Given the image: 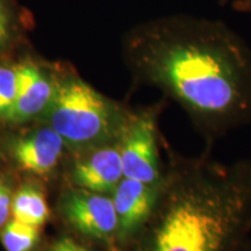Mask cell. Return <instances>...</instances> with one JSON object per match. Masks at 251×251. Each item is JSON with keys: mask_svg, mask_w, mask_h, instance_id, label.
<instances>
[{"mask_svg": "<svg viewBox=\"0 0 251 251\" xmlns=\"http://www.w3.org/2000/svg\"><path fill=\"white\" fill-rule=\"evenodd\" d=\"M126 49L137 78L183 109L206 149L251 124V50L222 21L155 19L130 31Z\"/></svg>", "mask_w": 251, "mask_h": 251, "instance_id": "cell-1", "label": "cell"}, {"mask_svg": "<svg viewBox=\"0 0 251 251\" xmlns=\"http://www.w3.org/2000/svg\"><path fill=\"white\" fill-rule=\"evenodd\" d=\"M133 113L76 76L57 81L48 107L50 127L63 140L90 148L119 142Z\"/></svg>", "mask_w": 251, "mask_h": 251, "instance_id": "cell-3", "label": "cell"}, {"mask_svg": "<svg viewBox=\"0 0 251 251\" xmlns=\"http://www.w3.org/2000/svg\"><path fill=\"white\" fill-rule=\"evenodd\" d=\"M12 199L8 187L5 184L0 183V228H4V226L8 222L9 214L12 208Z\"/></svg>", "mask_w": 251, "mask_h": 251, "instance_id": "cell-14", "label": "cell"}, {"mask_svg": "<svg viewBox=\"0 0 251 251\" xmlns=\"http://www.w3.org/2000/svg\"><path fill=\"white\" fill-rule=\"evenodd\" d=\"M243 251H251V240L249 241V243L247 244V247L244 248V250Z\"/></svg>", "mask_w": 251, "mask_h": 251, "instance_id": "cell-17", "label": "cell"}, {"mask_svg": "<svg viewBox=\"0 0 251 251\" xmlns=\"http://www.w3.org/2000/svg\"><path fill=\"white\" fill-rule=\"evenodd\" d=\"M48 251H93L90 248H87L83 244L78 243L77 241H74L72 238L63 237L55 242L49 248Z\"/></svg>", "mask_w": 251, "mask_h": 251, "instance_id": "cell-15", "label": "cell"}, {"mask_svg": "<svg viewBox=\"0 0 251 251\" xmlns=\"http://www.w3.org/2000/svg\"><path fill=\"white\" fill-rule=\"evenodd\" d=\"M158 200L126 251H243L251 240V157L222 163L172 148Z\"/></svg>", "mask_w": 251, "mask_h": 251, "instance_id": "cell-2", "label": "cell"}, {"mask_svg": "<svg viewBox=\"0 0 251 251\" xmlns=\"http://www.w3.org/2000/svg\"><path fill=\"white\" fill-rule=\"evenodd\" d=\"M63 213L80 234L99 243L107 251H120L118 216L111 194L75 191L63 199Z\"/></svg>", "mask_w": 251, "mask_h": 251, "instance_id": "cell-5", "label": "cell"}, {"mask_svg": "<svg viewBox=\"0 0 251 251\" xmlns=\"http://www.w3.org/2000/svg\"><path fill=\"white\" fill-rule=\"evenodd\" d=\"M222 5L229 6L235 11L251 14V0H220Z\"/></svg>", "mask_w": 251, "mask_h": 251, "instance_id": "cell-16", "label": "cell"}, {"mask_svg": "<svg viewBox=\"0 0 251 251\" xmlns=\"http://www.w3.org/2000/svg\"><path fill=\"white\" fill-rule=\"evenodd\" d=\"M64 147V140L51 127L19 137L12 144V155L21 170L45 176L58 164Z\"/></svg>", "mask_w": 251, "mask_h": 251, "instance_id": "cell-9", "label": "cell"}, {"mask_svg": "<svg viewBox=\"0 0 251 251\" xmlns=\"http://www.w3.org/2000/svg\"><path fill=\"white\" fill-rule=\"evenodd\" d=\"M13 219L23 224L42 227L49 219V207L43 193L31 185H25L12 199Z\"/></svg>", "mask_w": 251, "mask_h": 251, "instance_id": "cell-10", "label": "cell"}, {"mask_svg": "<svg viewBox=\"0 0 251 251\" xmlns=\"http://www.w3.org/2000/svg\"><path fill=\"white\" fill-rule=\"evenodd\" d=\"M14 11L8 0H0V51L8 47L17 31Z\"/></svg>", "mask_w": 251, "mask_h": 251, "instance_id": "cell-13", "label": "cell"}, {"mask_svg": "<svg viewBox=\"0 0 251 251\" xmlns=\"http://www.w3.org/2000/svg\"><path fill=\"white\" fill-rule=\"evenodd\" d=\"M161 185L122 178L111 197L118 216L120 251L127 250L136 234L147 224L158 200Z\"/></svg>", "mask_w": 251, "mask_h": 251, "instance_id": "cell-6", "label": "cell"}, {"mask_svg": "<svg viewBox=\"0 0 251 251\" xmlns=\"http://www.w3.org/2000/svg\"><path fill=\"white\" fill-rule=\"evenodd\" d=\"M164 101L133 113L120 140L124 177L150 185H161L164 166L159 156L158 117Z\"/></svg>", "mask_w": 251, "mask_h": 251, "instance_id": "cell-4", "label": "cell"}, {"mask_svg": "<svg viewBox=\"0 0 251 251\" xmlns=\"http://www.w3.org/2000/svg\"><path fill=\"white\" fill-rule=\"evenodd\" d=\"M122 178L120 141L93 147L74 169L75 183L90 192L112 194Z\"/></svg>", "mask_w": 251, "mask_h": 251, "instance_id": "cell-7", "label": "cell"}, {"mask_svg": "<svg viewBox=\"0 0 251 251\" xmlns=\"http://www.w3.org/2000/svg\"><path fill=\"white\" fill-rule=\"evenodd\" d=\"M18 97L17 65H0V115L6 118Z\"/></svg>", "mask_w": 251, "mask_h": 251, "instance_id": "cell-12", "label": "cell"}, {"mask_svg": "<svg viewBox=\"0 0 251 251\" xmlns=\"http://www.w3.org/2000/svg\"><path fill=\"white\" fill-rule=\"evenodd\" d=\"M40 241V228L18 220H11L4 226L1 242L6 251H33Z\"/></svg>", "mask_w": 251, "mask_h": 251, "instance_id": "cell-11", "label": "cell"}, {"mask_svg": "<svg viewBox=\"0 0 251 251\" xmlns=\"http://www.w3.org/2000/svg\"><path fill=\"white\" fill-rule=\"evenodd\" d=\"M18 97L11 112L5 119L23 122L48 109L55 94L56 84L49 75L31 62L17 65Z\"/></svg>", "mask_w": 251, "mask_h": 251, "instance_id": "cell-8", "label": "cell"}]
</instances>
